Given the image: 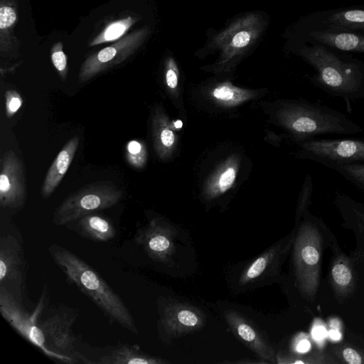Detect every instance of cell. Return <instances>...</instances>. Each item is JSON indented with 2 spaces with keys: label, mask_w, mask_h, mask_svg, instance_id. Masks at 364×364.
<instances>
[{
  "label": "cell",
  "mask_w": 364,
  "mask_h": 364,
  "mask_svg": "<svg viewBox=\"0 0 364 364\" xmlns=\"http://www.w3.org/2000/svg\"><path fill=\"white\" fill-rule=\"evenodd\" d=\"M297 54L315 70L312 83L327 94L346 102L364 100V63L336 53L311 39Z\"/></svg>",
  "instance_id": "obj_1"
},
{
  "label": "cell",
  "mask_w": 364,
  "mask_h": 364,
  "mask_svg": "<svg viewBox=\"0 0 364 364\" xmlns=\"http://www.w3.org/2000/svg\"><path fill=\"white\" fill-rule=\"evenodd\" d=\"M48 252L67 281L87 295L109 320L138 333L134 318L123 300L90 265L58 245H51Z\"/></svg>",
  "instance_id": "obj_2"
},
{
  "label": "cell",
  "mask_w": 364,
  "mask_h": 364,
  "mask_svg": "<svg viewBox=\"0 0 364 364\" xmlns=\"http://www.w3.org/2000/svg\"><path fill=\"white\" fill-rule=\"evenodd\" d=\"M285 124L301 142L325 134H356L363 128L343 113L318 102L289 105Z\"/></svg>",
  "instance_id": "obj_3"
},
{
  "label": "cell",
  "mask_w": 364,
  "mask_h": 364,
  "mask_svg": "<svg viewBox=\"0 0 364 364\" xmlns=\"http://www.w3.org/2000/svg\"><path fill=\"white\" fill-rule=\"evenodd\" d=\"M266 26L264 17L258 13H249L233 21L217 33L208 47L219 53L220 68L230 66L252 48Z\"/></svg>",
  "instance_id": "obj_4"
},
{
  "label": "cell",
  "mask_w": 364,
  "mask_h": 364,
  "mask_svg": "<svg viewBox=\"0 0 364 364\" xmlns=\"http://www.w3.org/2000/svg\"><path fill=\"white\" fill-rule=\"evenodd\" d=\"M47 297V289L44 287L35 310L30 314L9 291L4 287H0L1 314L19 335L38 348L47 357L63 363H77L73 359L53 353L46 345L44 335L39 326V318L45 309Z\"/></svg>",
  "instance_id": "obj_5"
},
{
  "label": "cell",
  "mask_w": 364,
  "mask_h": 364,
  "mask_svg": "<svg viewBox=\"0 0 364 364\" xmlns=\"http://www.w3.org/2000/svg\"><path fill=\"white\" fill-rule=\"evenodd\" d=\"M122 191L110 181L89 184L69 195L56 208L53 222L60 226L87 214L109 208L122 198Z\"/></svg>",
  "instance_id": "obj_6"
},
{
  "label": "cell",
  "mask_w": 364,
  "mask_h": 364,
  "mask_svg": "<svg viewBox=\"0 0 364 364\" xmlns=\"http://www.w3.org/2000/svg\"><path fill=\"white\" fill-rule=\"evenodd\" d=\"M300 156L333 169L364 163V140L312 139L301 143Z\"/></svg>",
  "instance_id": "obj_7"
},
{
  "label": "cell",
  "mask_w": 364,
  "mask_h": 364,
  "mask_svg": "<svg viewBox=\"0 0 364 364\" xmlns=\"http://www.w3.org/2000/svg\"><path fill=\"white\" fill-rule=\"evenodd\" d=\"M149 33V27H142L90 55L80 67L79 81L87 82L107 69L127 60L141 48Z\"/></svg>",
  "instance_id": "obj_8"
},
{
  "label": "cell",
  "mask_w": 364,
  "mask_h": 364,
  "mask_svg": "<svg viewBox=\"0 0 364 364\" xmlns=\"http://www.w3.org/2000/svg\"><path fill=\"white\" fill-rule=\"evenodd\" d=\"M78 313L75 310L56 313L39 321L47 348L53 353L74 360L76 363H95L76 350L77 338L73 326Z\"/></svg>",
  "instance_id": "obj_9"
},
{
  "label": "cell",
  "mask_w": 364,
  "mask_h": 364,
  "mask_svg": "<svg viewBox=\"0 0 364 364\" xmlns=\"http://www.w3.org/2000/svg\"><path fill=\"white\" fill-rule=\"evenodd\" d=\"M26 262L22 245L11 234L0 237V287H5L23 305Z\"/></svg>",
  "instance_id": "obj_10"
},
{
  "label": "cell",
  "mask_w": 364,
  "mask_h": 364,
  "mask_svg": "<svg viewBox=\"0 0 364 364\" xmlns=\"http://www.w3.org/2000/svg\"><path fill=\"white\" fill-rule=\"evenodd\" d=\"M176 235L171 225L155 218L136 232L134 241L151 259L166 264L176 253Z\"/></svg>",
  "instance_id": "obj_11"
},
{
  "label": "cell",
  "mask_w": 364,
  "mask_h": 364,
  "mask_svg": "<svg viewBox=\"0 0 364 364\" xmlns=\"http://www.w3.org/2000/svg\"><path fill=\"white\" fill-rule=\"evenodd\" d=\"M205 321L203 312L194 306L176 301L160 304L159 328L167 337L176 338L198 331Z\"/></svg>",
  "instance_id": "obj_12"
},
{
  "label": "cell",
  "mask_w": 364,
  "mask_h": 364,
  "mask_svg": "<svg viewBox=\"0 0 364 364\" xmlns=\"http://www.w3.org/2000/svg\"><path fill=\"white\" fill-rule=\"evenodd\" d=\"M1 162L0 205L17 210L23 205L26 195L23 164L11 150L4 154Z\"/></svg>",
  "instance_id": "obj_13"
},
{
  "label": "cell",
  "mask_w": 364,
  "mask_h": 364,
  "mask_svg": "<svg viewBox=\"0 0 364 364\" xmlns=\"http://www.w3.org/2000/svg\"><path fill=\"white\" fill-rule=\"evenodd\" d=\"M224 316L234 335L260 360L275 363L276 355L272 346L250 320L232 309L225 311Z\"/></svg>",
  "instance_id": "obj_14"
},
{
  "label": "cell",
  "mask_w": 364,
  "mask_h": 364,
  "mask_svg": "<svg viewBox=\"0 0 364 364\" xmlns=\"http://www.w3.org/2000/svg\"><path fill=\"white\" fill-rule=\"evenodd\" d=\"M289 245L290 240H282L266 250L243 270L240 284H250L274 275Z\"/></svg>",
  "instance_id": "obj_15"
},
{
  "label": "cell",
  "mask_w": 364,
  "mask_h": 364,
  "mask_svg": "<svg viewBox=\"0 0 364 364\" xmlns=\"http://www.w3.org/2000/svg\"><path fill=\"white\" fill-rule=\"evenodd\" d=\"M307 227H303L299 233L295 242L294 262L298 279L304 288H307L311 277V272L318 264V252L310 240Z\"/></svg>",
  "instance_id": "obj_16"
},
{
  "label": "cell",
  "mask_w": 364,
  "mask_h": 364,
  "mask_svg": "<svg viewBox=\"0 0 364 364\" xmlns=\"http://www.w3.org/2000/svg\"><path fill=\"white\" fill-rule=\"evenodd\" d=\"M77 136L71 138L58 153L50 166L41 188L43 198H49L68 171L79 145Z\"/></svg>",
  "instance_id": "obj_17"
},
{
  "label": "cell",
  "mask_w": 364,
  "mask_h": 364,
  "mask_svg": "<svg viewBox=\"0 0 364 364\" xmlns=\"http://www.w3.org/2000/svg\"><path fill=\"white\" fill-rule=\"evenodd\" d=\"M309 37L331 49L364 54V34L329 29H314Z\"/></svg>",
  "instance_id": "obj_18"
},
{
  "label": "cell",
  "mask_w": 364,
  "mask_h": 364,
  "mask_svg": "<svg viewBox=\"0 0 364 364\" xmlns=\"http://www.w3.org/2000/svg\"><path fill=\"white\" fill-rule=\"evenodd\" d=\"M73 222H75L74 231L90 240L107 242L116 236V229L112 222L95 213L87 214Z\"/></svg>",
  "instance_id": "obj_19"
},
{
  "label": "cell",
  "mask_w": 364,
  "mask_h": 364,
  "mask_svg": "<svg viewBox=\"0 0 364 364\" xmlns=\"http://www.w3.org/2000/svg\"><path fill=\"white\" fill-rule=\"evenodd\" d=\"M168 363L160 357L143 352L138 345L119 344L102 356L97 363L100 364H165Z\"/></svg>",
  "instance_id": "obj_20"
},
{
  "label": "cell",
  "mask_w": 364,
  "mask_h": 364,
  "mask_svg": "<svg viewBox=\"0 0 364 364\" xmlns=\"http://www.w3.org/2000/svg\"><path fill=\"white\" fill-rule=\"evenodd\" d=\"M18 18L17 6L14 0H0V51L11 53L17 48L14 35Z\"/></svg>",
  "instance_id": "obj_21"
},
{
  "label": "cell",
  "mask_w": 364,
  "mask_h": 364,
  "mask_svg": "<svg viewBox=\"0 0 364 364\" xmlns=\"http://www.w3.org/2000/svg\"><path fill=\"white\" fill-rule=\"evenodd\" d=\"M325 24L326 29L334 31H364V8L336 11L326 17Z\"/></svg>",
  "instance_id": "obj_22"
},
{
  "label": "cell",
  "mask_w": 364,
  "mask_h": 364,
  "mask_svg": "<svg viewBox=\"0 0 364 364\" xmlns=\"http://www.w3.org/2000/svg\"><path fill=\"white\" fill-rule=\"evenodd\" d=\"M134 22L135 19L128 16L110 23L92 40L90 45L94 46L121 38Z\"/></svg>",
  "instance_id": "obj_23"
},
{
  "label": "cell",
  "mask_w": 364,
  "mask_h": 364,
  "mask_svg": "<svg viewBox=\"0 0 364 364\" xmlns=\"http://www.w3.org/2000/svg\"><path fill=\"white\" fill-rule=\"evenodd\" d=\"M163 117L156 115L153 120V134L156 150L160 154L171 148L175 141L173 132L165 125Z\"/></svg>",
  "instance_id": "obj_24"
},
{
  "label": "cell",
  "mask_w": 364,
  "mask_h": 364,
  "mask_svg": "<svg viewBox=\"0 0 364 364\" xmlns=\"http://www.w3.org/2000/svg\"><path fill=\"white\" fill-rule=\"evenodd\" d=\"M212 95L222 103L235 105L247 99L248 93L246 90L233 87L229 83H223L213 90Z\"/></svg>",
  "instance_id": "obj_25"
},
{
  "label": "cell",
  "mask_w": 364,
  "mask_h": 364,
  "mask_svg": "<svg viewBox=\"0 0 364 364\" xmlns=\"http://www.w3.org/2000/svg\"><path fill=\"white\" fill-rule=\"evenodd\" d=\"M125 158L132 167L142 168L147 161V151L144 144L138 140H131L126 145Z\"/></svg>",
  "instance_id": "obj_26"
},
{
  "label": "cell",
  "mask_w": 364,
  "mask_h": 364,
  "mask_svg": "<svg viewBox=\"0 0 364 364\" xmlns=\"http://www.w3.org/2000/svg\"><path fill=\"white\" fill-rule=\"evenodd\" d=\"M333 170L364 191V163L340 166Z\"/></svg>",
  "instance_id": "obj_27"
},
{
  "label": "cell",
  "mask_w": 364,
  "mask_h": 364,
  "mask_svg": "<svg viewBox=\"0 0 364 364\" xmlns=\"http://www.w3.org/2000/svg\"><path fill=\"white\" fill-rule=\"evenodd\" d=\"M50 58L61 80L65 81L68 75V69L67 56L63 51V45L61 42L55 43L52 47Z\"/></svg>",
  "instance_id": "obj_28"
},
{
  "label": "cell",
  "mask_w": 364,
  "mask_h": 364,
  "mask_svg": "<svg viewBox=\"0 0 364 364\" xmlns=\"http://www.w3.org/2000/svg\"><path fill=\"white\" fill-rule=\"evenodd\" d=\"M237 171L235 166L226 167L217 177L212 193L216 195L228 191L235 182Z\"/></svg>",
  "instance_id": "obj_29"
},
{
  "label": "cell",
  "mask_w": 364,
  "mask_h": 364,
  "mask_svg": "<svg viewBox=\"0 0 364 364\" xmlns=\"http://www.w3.org/2000/svg\"><path fill=\"white\" fill-rule=\"evenodd\" d=\"M23 100L20 94L14 90H8L5 92V108L6 116L13 117L21 108Z\"/></svg>",
  "instance_id": "obj_30"
},
{
  "label": "cell",
  "mask_w": 364,
  "mask_h": 364,
  "mask_svg": "<svg viewBox=\"0 0 364 364\" xmlns=\"http://www.w3.org/2000/svg\"><path fill=\"white\" fill-rule=\"evenodd\" d=\"M165 80L166 85L171 90L177 87L178 84V70L174 59L171 57L166 61Z\"/></svg>",
  "instance_id": "obj_31"
},
{
  "label": "cell",
  "mask_w": 364,
  "mask_h": 364,
  "mask_svg": "<svg viewBox=\"0 0 364 364\" xmlns=\"http://www.w3.org/2000/svg\"><path fill=\"white\" fill-rule=\"evenodd\" d=\"M332 275L334 281L341 286L348 284L352 279L350 269L343 264H336L333 267Z\"/></svg>",
  "instance_id": "obj_32"
},
{
  "label": "cell",
  "mask_w": 364,
  "mask_h": 364,
  "mask_svg": "<svg viewBox=\"0 0 364 364\" xmlns=\"http://www.w3.org/2000/svg\"><path fill=\"white\" fill-rule=\"evenodd\" d=\"M345 360L350 364H360L362 359L360 355L353 348H347L343 352Z\"/></svg>",
  "instance_id": "obj_33"
},
{
  "label": "cell",
  "mask_w": 364,
  "mask_h": 364,
  "mask_svg": "<svg viewBox=\"0 0 364 364\" xmlns=\"http://www.w3.org/2000/svg\"><path fill=\"white\" fill-rule=\"evenodd\" d=\"M328 335L326 328L322 326H318L312 330V336L316 340H322Z\"/></svg>",
  "instance_id": "obj_34"
},
{
  "label": "cell",
  "mask_w": 364,
  "mask_h": 364,
  "mask_svg": "<svg viewBox=\"0 0 364 364\" xmlns=\"http://www.w3.org/2000/svg\"><path fill=\"white\" fill-rule=\"evenodd\" d=\"M311 345L308 340L302 339L299 341L296 345V350L299 353L307 352L310 349Z\"/></svg>",
  "instance_id": "obj_35"
},
{
  "label": "cell",
  "mask_w": 364,
  "mask_h": 364,
  "mask_svg": "<svg viewBox=\"0 0 364 364\" xmlns=\"http://www.w3.org/2000/svg\"><path fill=\"white\" fill-rule=\"evenodd\" d=\"M328 336L331 339L336 341L339 340L341 338V333H339L338 329L333 328L330 330V331L328 332Z\"/></svg>",
  "instance_id": "obj_36"
},
{
  "label": "cell",
  "mask_w": 364,
  "mask_h": 364,
  "mask_svg": "<svg viewBox=\"0 0 364 364\" xmlns=\"http://www.w3.org/2000/svg\"><path fill=\"white\" fill-rule=\"evenodd\" d=\"M331 326L334 328V329H337L339 326V323L338 322L337 320H333L331 321Z\"/></svg>",
  "instance_id": "obj_37"
},
{
  "label": "cell",
  "mask_w": 364,
  "mask_h": 364,
  "mask_svg": "<svg viewBox=\"0 0 364 364\" xmlns=\"http://www.w3.org/2000/svg\"><path fill=\"white\" fill-rule=\"evenodd\" d=\"M174 125H175L176 128L179 129L182 127V122H181V121H177L175 122Z\"/></svg>",
  "instance_id": "obj_38"
}]
</instances>
